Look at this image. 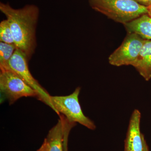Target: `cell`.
Wrapping results in <instances>:
<instances>
[{
    "label": "cell",
    "mask_w": 151,
    "mask_h": 151,
    "mask_svg": "<svg viewBox=\"0 0 151 151\" xmlns=\"http://www.w3.org/2000/svg\"><path fill=\"white\" fill-rule=\"evenodd\" d=\"M0 11L5 15L10 27L17 49L29 61L36 47V28L39 9L34 5L14 9L8 3H0Z\"/></svg>",
    "instance_id": "obj_1"
},
{
    "label": "cell",
    "mask_w": 151,
    "mask_h": 151,
    "mask_svg": "<svg viewBox=\"0 0 151 151\" xmlns=\"http://www.w3.org/2000/svg\"><path fill=\"white\" fill-rule=\"evenodd\" d=\"M94 10L123 24L148 14L147 7L134 0H89Z\"/></svg>",
    "instance_id": "obj_2"
},
{
    "label": "cell",
    "mask_w": 151,
    "mask_h": 151,
    "mask_svg": "<svg viewBox=\"0 0 151 151\" xmlns=\"http://www.w3.org/2000/svg\"><path fill=\"white\" fill-rule=\"evenodd\" d=\"M81 87H77L73 93L66 96H51V102L54 111L71 122L78 123L89 129L96 128L94 122L83 113L79 103V97Z\"/></svg>",
    "instance_id": "obj_3"
},
{
    "label": "cell",
    "mask_w": 151,
    "mask_h": 151,
    "mask_svg": "<svg viewBox=\"0 0 151 151\" xmlns=\"http://www.w3.org/2000/svg\"><path fill=\"white\" fill-rule=\"evenodd\" d=\"M0 90L2 97L8 100L9 105L24 97H35L40 100L38 93L9 69L1 70Z\"/></svg>",
    "instance_id": "obj_4"
},
{
    "label": "cell",
    "mask_w": 151,
    "mask_h": 151,
    "mask_svg": "<svg viewBox=\"0 0 151 151\" xmlns=\"http://www.w3.org/2000/svg\"><path fill=\"white\" fill-rule=\"evenodd\" d=\"M146 40L137 35L128 33L121 45L109 57V63L116 66H133Z\"/></svg>",
    "instance_id": "obj_5"
},
{
    "label": "cell",
    "mask_w": 151,
    "mask_h": 151,
    "mask_svg": "<svg viewBox=\"0 0 151 151\" xmlns=\"http://www.w3.org/2000/svg\"><path fill=\"white\" fill-rule=\"evenodd\" d=\"M29 60L24 54L17 49L9 63L6 70H10L19 76L33 89L38 93L40 100L54 111L51 102V95L44 89L31 73L28 66Z\"/></svg>",
    "instance_id": "obj_6"
},
{
    "label": "cell",
    "mask_w": 151,
    "mask_h": 151,
    "mask_svg": "<svg viewBox=\"0 0 151 151\" xmlns=\"http://www.w3.org/2000/svg\"><path fill=\"white\" fill-rule=\"evenodd\" d=\"M58 123L48 132L46 141L49 151H68V141L71 129L76 123L60 114Z\"/></svg>",
    "instance_id": "obj_7"
},
{
    "label": "cell",
    "mask_w": 151,
    "mask_h": 151,
    "mask_svg": "<svg viewBox=\"0 0 151 151\" xmlns=\"http://www.w3.org/2000/svg\"><path fill=\"white\" fill-rule=\"evenodd\" d=\"M141 119L140 112L135 109L130 117L125 140L124 151H145L148 148L141 132Z\"/></svg>",
    "instance_id": "obj_8"
},
{
    "label": "cell",
    "mask_w": 151,
    "mask_h": 151,
    "mask_svg": "<svg viewBox=\"0 0 151 151\" xmlns=\"http://www.w3.org/2000/svg\"><path fill=\"white\" fill-rule=\"evenodd\" d=\"M124 25L128 33L135 34L145 40H151V17L148 14Z\"/></svg>",
    "instance_id": "obj_9"
},
{
    "label": "cell",
    "mask_w": 151,
    "mask_h": 151,
    "mask_svg": "<svg viewBox=\"0 0 151 151\" xmlns=\"http://www.w3.org/2000/svg\"><path fill=\"white\" fill-rule=\"evenodd\" d=\"M146 81L151 78V40H146L133 65Z\"/></svg>",
    "instance_id": "obj_10"
},
{
    "label": "cell",
    "mask_w": 151,
    "mask_h": 151,
    "mask_svg": "<svg viewBox=\"0 0 151 151\" xmlns=\"http://www.w3.org/2000/svg\"><path fill=\"white\" fill-rule=\"evenodd\" d=\"M17 47L14 44L0 42V70H6Z\"/></svg>",
    "instance_id": "obj_11"
},
{
    "label": "cell",
    "mask_w": 151,
    "mask_h": 151,
    "mask_svg": "<svg viewBox=\"0 0 151 151\" xmlns=\"http://www.w3.org/2000/svg\"><path fill=\"white\" fill-rule=\"evenodd\" d=\"M0 41L8 44H14L13 37L7 20L0 23Z\"/></svg>",
    "instance_id": "obj_12"
},
{
    "label": "cell",
    "mask_w": 151,
    "mask_h": 151,
    "mask_svg": "<svg viewBox=\"0 0 151 151\" xmlns=\"http://www.w3.org/2000/svg\"><path fill=\"white\" fill-rule=\"evenodd\" d=\"M134 1L141 5L145 6L147 7L151 6V0H134Z\"/></svg>",
    "instance_id": "obj_13"
},
{
    "label": "cell",
    "mask_w": 151,
    "mask_h": 151,
    "mask_svg": "<svg viewBox=\"0 0 151 151\" xmlns=\"http://www.w3.org/2000/svg\"><path fill=\"white\" fill-rule=\"evenodd\" d=\"M37 151H49L47 145L46 141L45 140V139L44 141L43 144L40 147Z\"/></svg>",
    "instance_id": "obj_14"
},
{
    "label": "cell",
    "mask_w": 151,
    "mask_h": 151,
    "mask_svg": "<svg viewBox=\"0 0 151 151\" xmlns=\"http://www.w3.org/2000/svg\"><path fill=\"white\" fill-rule=\"evenodd\" d=\"M148 14L151 17V6L148 7Z\"/></svg>",
    "instance_id": "obj_15"
},
{
    "label": "cell",
    "mask_w": 151,
    "mask_h": 151,
    "mask_svg": "<svg viewBox=\"0 0 151 151\" xmlns=\"http://www.w3.org/2000/svg\"><path fill=\"white\" fill-rule=\"evenodd\" d=\"M149 151V149L148 148V149H147V150H146V151Z\"/></svg>",
    "instance_id": "obj_16"
}]
</instances>
